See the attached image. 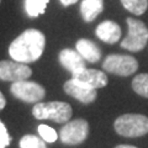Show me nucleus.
Listing matches in <instances>:
<instances>
[{
	"label": "nucleus",
	"mask_w": 148,
	"mask_h": 148,
	"mask_svg": "<svg viewBox=\"0 0 148 148\" xmlns=\"http://www.w3.org/2000/svg\"><path fill=\"white\" fill-rule=\"evenodd\" d=\"M104 10V0H82L80 12L83 20L91 22Z\"/></svg>",
	"instance_id": "14"
},
{
	"label": "nucleus",
	"mask_w": 148,
	"mask_h": 148,
	"mask_svg": "<svg viewBox=\"0 0 148 148\" xmlns=\"http://www.w3.org/2000/svg\"><path fill=\"white\" fill-rule=\"evenodd\" d=\"M37 130H38V133H40L41 138H43L46 142L53 143V142L57 141V138H58L57 132H56L52 127L47 126V125H40Z\"/></svg>",
	"instance_id": "19"
},
{
	"label": "nucleus",
	"mask_w": 148,
	"mask_h": 148,
	"mask_svg": "<svg viewBox=\"0 0 148 148\" xmlns=\"http://www.w3.org/2000/svg\"><path fill=\"white\" fill-rule=\"evenodd\" d=\"M72 106L63 101L37 103L32 109V115L37 120H51L57 123H67L72 117Z\"/></svg>",
	"instance_id": "2"
},
{
	"label": "nucleus",
	"mask_w": 148,
	"mask_h": 148,
	"mask_svg": "<svg viewBox=\"0 0 148 148\" xmlns=\"http://www.w3.org/2000/svg\"><path fill=\"white\" fill-rule=\"evenodd\" d=\"M95 34L101 41H104L105 43L109 45L116 43L121 38V29H120V26L116 22L110 20H106L99 24L95 30Z\"/></svg>",
	"instance_id": "12"
},
{
	"label": "nucleus",
	"mask_w": 148,
	"mask_h": 148,
	"mask_svg": "<svg viewBox=\"0 0 148 148\" xmlns=\"http://www.w3.org/2000/svg\"><path fill=\"white\" fill-rule=\"evenodd\" d=\"M58 59L61 64L72 73V75H75L83 69H85V59L82 57V54L77 49L64 48L59 52Z\"/></svg>",
	"instance_id": "10"
},
{
	"label": "nucleus",
	"mask_w": 148,
	"mask_h": 148,
	"mask_svg": "<svg viewBox=\"0 0 148 148\" xmlns=\"http://www.w3.org/2000/svg\"><path fill=\"white\" fill-rule=\"evenodd\" d=\"M46 141L34 135H26L20 140V148H47Z\"/></svg>",
	"instance_id": "18"
},
{
	"label": "nucleus",
	"mask_w": 148,
	"mask_h": 148,
	"mask_svg": "<svg viewBox=\"0 0 148 148\" xmlns=\"http://www.w3.org/2000/svg\"><path fill=\"white\" fill-rule=\"evenodd\" d=\"M11 142V137L9 135L5 125L0 120V148H6Z\"/></svg>",
	"instance_id": "20"
},
{
	"label": "nucleus",
	"mask_w": 148,
	"mask_h": 148,
	"mask_svg": "<svg viewBox=\"0 0 148 148\" xmlns=\"http://www.w3.org/2000/svg\"><path fill=\"white\" fill-rule=\"evenodd\" d=\"M89 135V123L84 119H77L68 121L59 131V138L64 145L77 146L80 145Z\"/></svg>",
	"instance_id": "7"
},
{
	"label": "nucleus",
	"mask_w": 148,
	"mask_h": 148,
	"mask_svg": "<svg viewBox=\"0 0 148 148\" xmlns=\"http://www.w3.org/2000/svg\"><path fill=\"white\" fill-rule=\"evenodd\" d=\"M75 49L82 54V57L85 61L90 63H96L101 59V51L98 47V45L94 43L90 40L80 38L75 43Z\"/></svg>",
	"instance_id": "13"
},
{
	"label": "nucleus",
	"mask_w": 148,
	"mask_h": 148,
	"mask_svg": "<svg viewBox=\"0 0 148 148\" xmlns=\"http://www.w3.org/2000/svg\"><path fill=\"white\" fill-rule=\"evenodd\" d=\"M74 79H78L83 82L84 84L89 85L94 89H99V88H104L108 85V77L106 74L98 69H83L82 72H79L75 75H73Z\"/></svg>",
	"instance_id": "11"
},
{
	"label": "nucleus",
	"mask_w": 148,
	"mask_h": 148,
	"mask_svg": "<svg viewBox=\"0 0 148 148\" xmlns=\"http://www.w3.org/2000/svg\"><path fill=\"white\" fill-rule=\"evenodd\" d=\"M10 91L16 99L29 104H37L46 96V90L42 85L29 80L14 82Z\"/></svg>",
	"instance_id": "6"
},
{
	"label": "nucleus",
	"mask_w": 148,
	"mask_h": 148,
	"mask_svg": "<svg viewBox=\"0 0 148 148\" xmlns=\"http://www.w3.org/2000/svg\"><path fill=\"white\" fill-rule=\"evenodd\" d=\"M115 131L123 137H141L148 133V117L140 114H125L114 123Z\"/></svg>",
	"instance_id": "3"
},
{
	"label": "nucleus",
	"mask_w": 148,
	"mask_h": 148,
	"mask_svg": "<svg viewBox=\"0 0 148 148\" xmlns=\"http://www.w3.org/2000/svg\"><path fill=\"white\" fill-rule=\"evenodd\" d=\"M32 75V69L26 63L16 61H0V80L18 82L26 80Z\"/></svg>",
	"instance_id": "8"
},
{
	"label": "nucleus",
	"mask_w": 148,
	"mask_h": 148,
	"mask_svg": "<svg viewBox=\"0 0 148 148\" xmlns=\"http://www.w3.org/2000/svg\"><path fill=\"white\" fill-rule=\"evenodd\" d=\"M46 37L40 30L29 29L17 36L9 46V54L16 62H36L43 53Z\"/></svg>",
	"instance_id": "1"
},
{
	"label": "nucleus",
	"mask_w": 148,
	"mask_h": 148,
	"mask_svg": "<svg viewBox=\"0 0 148 148\" xmlns=\"http://www.w3.org/2000/svg\"><path fill=\"white\" fill-rule=\"evenodd\" d=\"M0 1H1V0H0Z\"/></svg>",
	"instance_id": "24"
},
{
	"label": "nucleus",
	"mask_w": 148,
	"mask_h": 148,
	"mask_svg": "<svg viewBox=\"0 0 148 148\" xmlns=\"http://www.w3.org/2000/svg\"><path fill=\"white\" fill-rule=\"evenodd\" d=\"M126 21L128 26V34L121 41V47L131 52H140L147 45L148 29L145 22H142L141 20L127 17Z\"/></svg>",
	"instance_id": "4"
},
{
	"label": "nucleus",
	"mask_w": 148,
	"mask_h": 148,
	"mask_svg": "<svg viewBox=\"0 0 148 148\" xmlns=\"http://www.w3.org/2000/svg\"><path fill=\"white\" fill-rule=\"evenodd\" d=\"M49 0H25V10L30 17H37L46 10Z\"/></svg>",
	"instance_id": "15"
},
{
	"label": "nucleus",
	"mask_w": 148,
	"mask_h": 148,
	"mask_svg": "<svg viewBox=\"0 0 148 148\" xmlns=\"http://www.w3.org/2000/svg\"><path fill=\"white\" fill-rule=\"evenodd\" d=\"M115 148H137V147H135V146H128V145H119V146H116Z\"/></svg>",
	"instance_id": "23"
},
{
	"label": "nucleus",
	"mask_w": 148,
	"mask_h": 148,
	"mask_svg": "<svg viewBox=\"0 0 148 148\" xmlns=\"http://www.w3.org/2000/svg\"><path fill=\"white\" fill-rule=\"evenodd\" d=\"M132 89L138 95L148 98V74L142 73L133 78L132 80Z\"/></svg>",
	"instance_id": "17"
},
{
	"label": "nucleus",
	"mask_w": 148,
	"mask_h": 148,
	"mask_svg": "<svg viewBox=\"0 0 148 148\" xmlns=\"http://www.w3.org/2000/svg\"><path fill=\"white\" fill-rule=\"evenodd\" d=\"M5 105H6V99H5V96L3 95V92L0 91V110H3L5 108Z\"/></svg>",
	"instance_id": "21"
},
{
	"label": "nucleus",
	"mask_w": 148,
	"mask_h": 148,
	"mask_svg": "<svg viewBox=\"0 0 148 148\" xmlns=\"http://www.w3.org/2000/svg\"><path fill=\"white\" fill-rule=\"evenodd\" d=\"M59 1H61V4L64 6H71L73 4H75L78 0H59Z\"/></svg>",
	"instance_id": "22"
},
{
	"label": "nucleus",
	"mask_w": 148,
	"mask_h": 148,
	"mask_svg": "<svg viewBox=\"0 0 148 148\" xmlns=\"http://www.w3.org/2000/svg\"><path fill=\"white\" fill-rule=\"evenodd\" d=\"M103 68L108 73L120 77H128L138 69V62L132 56L127 54H109L104 59Z\"/></svg>",
	"instance_id": "5"
},
{
	"label": "nucleus",
	"mask_w": 148,
	"mask_h": 148,
	"mask_svg": "<svg viewBox=\"0 0 148 148\" xmlns=\"http://www.w3.org/2000/svg\"><path fill=\"white\" fill-rule=\"evenodd\" d=\"M63 89L66 91V94L77 99L83 104H91L96 99V89L84 84L78 79H74V78L64 83Z\"/></svg>",
	"instance_id": "9"
},
{
	"label": "nucleus",
	"mask_w": 148,
	"mask_h": 148,
	"mask_svg": "<svg viewBox=\"0 0 148 148\" xmlns=\"http://www.w3.org/2000/svg\"><path fill=\"white\" fill-rule=\"evenodd\" d=\"M121 4L126 10L137 16L145 14L148 8V0H121Z\"/></svg>",
	"instance_id": "16"
}]
</instances>
